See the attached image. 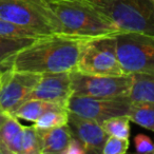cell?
Here are the masks:
<instances>
[{"instance_id":"cell-17","label":"cell","mask_w":154,"mask_h":154,"mask_svg":"<svg viewBox=\"0 0 154 154\" xmlns=\"http://www.w3.org/2000/svg\"><path fill=\"white\" fill-rule=\"evenodd\" d=\"M128 116L132 122L154 132V103L132 101Z\"/></svg>"},{"instance_id":"cell-18","label":"cell","mask_w":154,"mask_h":154,"mask_svg":"<svg viewBox=\"0 0 154 154\" xmlns=\"http://www.w3.org/2000/svg\"><path fill=\"white\" fill-rule=\"evenodd\" d=\"M68 119L69 110L66 108H57L43 113L34 122L33 126L39 130H48V129L66 126L68 124Z\"/></svg>"},{"instance_id":"cell-6","label":"cell","mask_w":154,"mask_h":154,"mask_svg":"<svg viewBox=\"0 0 154 154\" xmlns=\"http://www.w3.org/2000/svg\"><path fill=\"white\" fill-rule=\"evenodd\" d=\"M116 51L126 74H154V35L119 33L116 35Z\"/></svg>"},{"instance_id":"cell-13","label":"cell","mask_w":154,"mask_h":154,"mask_svg":"<svg viewBox=\"0 0 154 154\" xmlns=\"http://www.w3.org/2000/svg\"><path fill=\"white\" fill-rule=\"evenodd\" d=\"M39 131L41 137V154H63L72 138V133L68 125Z\"/></svg>"},{"instance_id":"cell-21","label":"cell","mask_w":154,"mask_h":154,"mask_svg":"<svg viewBox=\"0 0 154 154\" xmlns=\"http://www.w3.org/2000/svg\"><path fill=\"white\" fill-rule=\"evenodd\" d=\"M21 154H41L40 131L34 126L23 127Z\"/></svg>"},{"instance_id":"cell-14","label":"cell","mask_w":154,"mask_h":154,"mask_svg":"<svg viewBox=\"0 0 154 154\" xmlns=\"http://www.w3.org/2000/svg\"><path fill=\"white\" fill-rule=\"evenodd\" d=\"M133 82L129 97L131 101L154 103V74L133 73Z\"/></svg>"},{"instance_id":"cell-24","label":"cell","mask_w":154,"mask_h":154,"mask_svg":"<svg viewBox=\"0 0 154 154\" xmlns=\"http://www.w3.org/2000/svg\"><path fill=\"white\" fill-rule=\"evenodd\" d=\"M87 153L84 145L80 143L77 138L72 136L71 140L69 141V145L66 146L63 154H85Z\"/></svg>"},{"instance_id":"cell-8","label":"cell","mask_w":154,"mask_h":154,"mask_svg":"<svg viewBox=\"0 0 154 154\" xmlns=\"http://www.w3.org/2000/svg\"><path fill=\"white\" fill-rule=\"evenodd\" d=\"M41 74L8 69L0 75V111L13 114L30 98Z\"/></svg>"},{"instance_id":"cell-1","label":"cell","mask_w":154,"mask_h":154,"mask_svg":"<svg viewBox=\"0 0 154 154\" xmlns=\"http://www.w3.org/2000/svg\"><path fill=\"white\" fill-rule=\"evenodd\" d=\"M88 38L64 33L39 37L12 58L10 69L39 74L73 72Z\"/></svg>"},{"instance_id":"cell-12","label":"cell","mask_w":154,"mask_h":154,"mask_svg":"<svg viewBox=\"0 0 154 154\" xmlns=\"http://www.w3.org/2000/svg\"><path fill=\"white\" fill-rule=\"evenodd\" d=\"M23 127L13 114H0V153L21 154Z\"/></svg>"},{"instance_id":"cell-15","label":"cell","mask_w":154,"mask_h":154,"mask_svg":"<svg viewBox=\"0 0 154 154\" xmlns=\"http://www.w3.org/2000/svg\"><path fill=\"white\" fill-rule=\"evenodd\" d=\"M64 108L59 105H56L49 101L41 100V99H28L24 101L14 113V116L18 119H23L26 122H35L43 113L52 109Z\"/></svg>"},{"instance_id":"cell-7","label":"cell","mask_w":154,"mask_h":154,"mask_svg":"<svg viewBox=\"0 0 154 154\" xmlns=\"http://www.w3.org/2000/svg\"><path fill=\"white\" fill-rule=\"evenodd\" d=\"M73 95L88 97L129 96L133 82L132 74L122 76L89 75L78 71L71 72Z\"/></svg>"},{"instance_id":"cell-5","label":"cell","mask_w":154,"mask_h":154,"mask_svg":"<svg viewBox=\"0 0 154 154\" xmlns=\"http://www.w3.org/2000/svg\"><path fill=\"white\" fill-rule=\"evenodd\" d=\"M89 75L122 76L124 72L116 51V35L88 38L82 43L76 70Z\"/></svg>"},{"instance_id":"cell-4","label":"cell","mask_w":154,"mask_h":154,"mask_svg":"<svg viewBox=\"0 0 154 154\" xmlns=\"http://www.w3.org/2000/svg\"><path fill=\"white\" fill-rule=\"evenodd\" d=\"M0 18L41 35L63 33L59 19L45 0H0Z\"/></svg>"},{"instance_id":"cell-23","label":"cell","mask_w":154,"mask_h":154,"mask_svg":"<svg viewBox=\"0 0 154 154\" xmlns=\"http://www.w3.org/2000/svg\"><path fill=\"white\" fill-rule=\"evenodd\" d=\"M135 150L138 153H154V143L148 135L138 133L134 136Z\"/></svg>"},{"instance_id":"cell-19","label":"cell","mask_w":154,"mask_h":154,"mask_svg":"<svg viewBox=\"0 0 154 154\" xmlns=\"http://www.w3.org/2000/svg\"><path fill=\"white\" fill-rule=\"evenodd\" d=\"M130 118L128 115L115 116L101 122L103 130L109 136H115L119 138L130 137Z\"/></svg>"},{"instance_id":"cell-3","label":"cell","mask_w":154,"mask_h":154,"mask_svg":"<svg viewBox=\"0 0 154 154\" xmlns=\"http://www.w3.org/2000/svg\"><path fill=\"white\" fill-rule=\"evenodd\" d=\"M122 32L154 35L153 0H87Z\"/></svg>"},{"instance_id":"cell-9","label":"cell","mask_w":154,"mask_h":154,"mask_svg":"<svg viewBox=\"0 0 154 154\" xmlns=\"http://www.w3.org/2000/svg\"><path fill=\"white\" fill-rule=\"evenodd\" d=\"M131 103L132 101L129 96L99 98L72 95L68 103V110L76 115L101 124L111 117L128 115Z\"/></svg>"},{"instance_id":"cell-28","label":"cell","mask_w":154,"mask_h":154,"mask_svg":"<svg viewBox=\"0 0 154 154\" xmlns=\"http://www.w3.org/2000/svg\"><path fill=\"white\" fill-rule=\"evenodd\" d=\"M153 1H154V0H153Z\"/></svg>"},{"instance_id":"cell-2","label":"cell","mask_w":154,"mask_h":154,"mask_svg":"<svg viewBox=\"0 0 154 154\" xmlns=\"http://www.w3.org/2000/svg\"><path fill=\"white\" fill-rule=\"evenodd\" d=\"M64 34L82 37L114 36L122 31L87 0H62L50 2Z\"/></svg>"},{"instance_id":"cell-27","label":"cell","mask_w":154,"mask_h":154,"mask_svg":"<svg viewBox=\"0 0 154 154\" xmlns=\"http://www.w3.org/2000/svg\"><path fill=\"white\" fill-rule=\"evenodd\" d=\"M0 114H1V111H0Z\"/></svg>"},{"instance_id":"cell-10","label":"cell","mask_w":154,"mask_h":154,"mask_svg":"<svg viewBox=\"0 0 154 154\" xmlns=\"http://www.w3.org/2000/svg\"><path fill=\"white\" fill-rule=\"evenodd\" d=\"M72 95L71 72L42 73L29 99H41L68 109Z\"/></svg>"},{"instance_id":"cell-26","label":"cell","mask_w":154,"mask_h":154,"mask_svg":"<svg viewBox=\"0 0 154 154\" xmlns=\"http://www.w3.org/2000/svg\"><path fill=\"white\" fill-rule=\"evenodd\" d=\"M0 75H1V71H0Z\"/></svg>"},{"instance_id":"cell-22","label":"cell","mask_w":154,"mask_h":154,"mask_svg":"<svg viewBox=\"0 0 154 154\" xmlns=\"http://www.w3.org/2000/svg\"><path fill=\"white\" fill-rule=\"evenodd\" d=\"M129 138L108 136L103 149V154H125L129 149Z\"/></svg>"},{"instance_id":"cell-16","label":"cell","mask_w":154,"mask_h":154,"mask_svg":"<svg viewBox=\"0 0 154 154\" xmlns=\"http://www.w3.org/2000/svg\"><path fill=\"white\" fill-rule=\"evenodd\" d=\"M36 38H13L0 36V71L10 69L11 60L20 50L32 43Z\"/></svg>"},{"instance_id":"cell-25","label":"cell","mask_w":154,"mask_h":154,"mask_svg":"<svg viewBox=\"0 0 154 154\" xmlns=\"http://www.w3.org/2000/svg\"><path fill=\"white\" fill-rule=\"evenodd\" d=\"M45 1H48V2H57V1H62V0H45Z\"/></svg>"},{"instance_id":"cell-11","label":"cell","mask_w":154,"mask_h":154,"mask_svg":"<svg viewBox=\"0 0 154 154\" xmlns=\"http://www.w3.org/2000/svg\"><path fill=\"white\" fill-rule=\"evenodd\" d=\"M68 127L72 136L84 145L87 153H103L105 143L109 135L100 122L82 117L69 111Z\"/></svg>"},{"instance_id":"cell-20","label":"cell","mask_w":154,"mask_h":154,"mask_svg":"<svg viewBox=\"0 0 154 154\" xmlns=\"http://www.w3.org/2000/svg\"><path fill=\"white\" fill-rule=\"evenodd\" d=\"M0 36L13 38H39L47 35H41L32 29L24 28L0 18Z\"/></svg>"}]
</instances>
